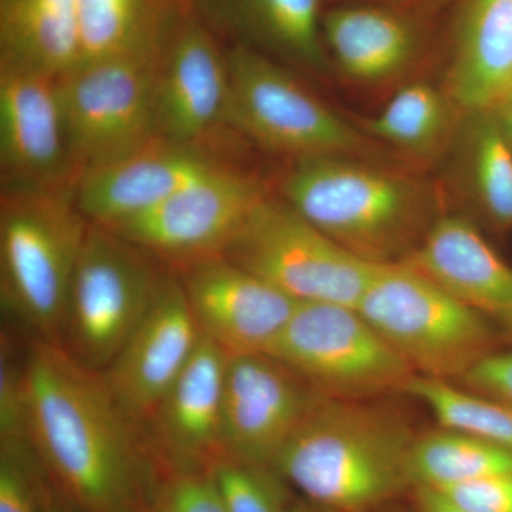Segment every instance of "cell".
Masks as SVG:
<instances>
[{"instance_id": "cell-1", "label": "cell", "mask_w": 512, "mask_h": 512, "mask_svg": "<svg viewBox=\"0 0 512 512\" xmlns=\"http://www.w3.org/2000/svg\"><path fill=\"white\" fill-rule=\"evenodd\" d=\"M28 376L29 437L57 491L80 512L130 511L153 468L103 376L29 339Z\"/></svg>"}, {"instance_id": "cell-2", "label": "cell", "mask_w": 512, "mask_h": 512, "mask_svg": "<svg viewBox=\"0 0 512 512\" xmlns=\"http://www.w3.org/2000/svg\"><path fill=\"white\" fill-rule=\"evenodd\" d=\"M416 434L375 400L319 394L275 468L303 500L332 512H377L413 490Z\"/></svg>"}, {"instance_id": "cell-3", "label": "cell", "mask_w": 512, "mask_h": 512, "mask_svg": "<svg viewBox=\"0 0 512 512\" xmlns=\"http://www.w3.org/2000/svg\"><path fill=\"white\" fill-rule=\"evenodd\" d=\"M89 227L76 184L0 191V302L26 339L60 346Z\"/></svg>"}, {"instance_id": "cell-4", "label": "cell", "mask_w": 512, "mask_h": 512, "mask_svg": "<svg viewBox=\"0 0 512 512\" xmlns=\"http://www.w3.org/2000/svg\"><path fill=\"white\" fill-rule=\"evenodd\" d=\"M346 157L293 161L282 181V198L363 261H404L420 244L419 192L397 175Z\"/></svg>"}, {"instance_id": "cell-5", "label": "cell", "mask_w": 512, "mask_h": 512, "mask_svg": "<svg viewBox=\"0 0 512 512\" xmlns=\"http://www.w3.org/2000/svg\"><path fill=\"white\" fill-rule=\"evenodd\" d=\"M417 376L458 383L501 336L490 322L406 261L377 264L357 305Z\"/></svg>"}, {"instance_id": "cell-6", "label": "cell", "mask_w": 512, "mask_h": 512, "mask_svg": "<svg viewBox=\"0 0 512 512\" xmlns=\"http://www.w3.org/2000/svg\"><path fill=\"white\" fill-rule=\"evenodd\" d=\"M167 271L156 256L90 222L60 348L84 369L106 372L147 315Z\"/></svg>"}, {"instance_id": "cell-7", "label": "cell", "mask_w": 512, "mask_h": 512, "mask_svg": "<svg viewBox=\"0 0 512 512\" xmlns=\"http://www.w3.org/2000/svg\"><path fill=\"white\" fill-rule=\"evenodd\" d=\"M269 355L332 399L406 393L417 376L359 309L338 303H299Z\"/></svg>"}, {"instance_id": "cell-8", "label": "cell", "mask_w": 512, "mask_h": 512, "mask_svg": "<svg viewBox=\"0 0 512 512\" xmlns=\"http://www.w3.org/2000/svg\"><path fill=\"white\" fill-rule=\"evenodd\" d=\"M158 59L80 64L57 80L74 180L156 138Z\"/></svg>"}, {"instance_id": "cell-9", "label": "cell", "mask_w": 512, "mask_h": 512, "mask_svg": "<svg viewBox=\"0 0 512 512\" xmlns=\"http://www.w3.org/2000/svg\"><path fill=\"white\" fill-rule=\"evenodd\" d=\"M224 256L299 303L357 308L377 264L363 261L269 195L232 239Z\"/></svg>"}, {"instance_id": "cell-10", "label": "cell", "mask_w": 512, "mask_h": 512, "mask_svg": "<svg viewBox=\"0 0 512 512\" xmlns=\"http://www.w3.org/2000/svg\"><path fill=\"white\" fill-rule=\"evenodd\" d=\"M228 126L293 161L362 150L357 131L309 92L278 60L244 46L227 49Z\"/></svg>"}, {"instance_id": "cell-11", "label": "cell", "mask_w": 512, "mask_h": 512, "mask_svg": "<svg viewBox=\"0 0 512 512\" xmlns=\"http://www.w3.org/2000/svg\"><path fill=\"white\" fill-rule=\"evenodd\" d=\"M268 197L265 184L254 174L231 168L104 228L175 268L224 255L249 215Z\"/></svg>"}, {"instance_id": "cell-12", "label": "cell", "mask_w": 512, "mask_h": 512, "mask_svg": "<svg viewBox=\"0 0 512 512\" xmlns=\"http://www.w3.org/2000/svg\"><path fill=\"white\" fill-rule=\"evenodd\" d=\"M234 140L183 144L153 138L126 157L83 175L76 184L84 217L111 227L167 200L202 178L239 167Z\"/></svg>"}, {"instance_id": "cell-13", "label": "cell", "mask_w": 512, "mask_h": 512, "mask_svg": "<svg viewBox=\"0 0 512 512\" xmlns=\"http://www.w3.org/2000/svg\"><path fill=\"white\" fill-rule=\"evenodd\" d=\"M171 269L183 285L202 336L229 356L269 355L299 305L224 255Z\"/></svg>"}, {"instance_id": "cell-14", "label": "cell", "mask_w": 512, "mask_h": 512, "mask_svg": "<svg viewBox=\"0 0 512 512\" xmlns=\"http://www.w3.org/2000/svg\"><path fill=\"white\" fill-rule=\"evenodd\" d=\"M202 338L183 285L168 266L147 315L101 373L137 433L184 372Z\"/></svg>"}, {"instance_id": "cell-15", "label": "cell", "mask_w": 512, "mask_h": 512, "mask_svg": "<svg viewBox=\"0 0 512 512\" xmlns=\"http://www.w3.org/2000/svg\"><path fill=\"white\" fill-rule=\"evenodd\" d=\"M207 338L164 399L138 429L153 466L210 473L227 458L224 446V387L229 360Z\"/></svg>"}, {"instance_id": "cell-16", "label": "cell", "mask_w": 512, "mask_h": 512, "mask_svg": "<svg viewBox=\"0 0 512 512\" xmlns=\"http://www.w3.org/2000/svg\"><path fill=\"white\" fill-rule=\"evenodd\" d=\"M318 396L274 356L229 357L224 387L227 458L275 467Z\"/></svg>"}, {"instance_id": "cell-17", "label": "cell", "mask_w": 512, "mask_h": 512, "mask_svg": "<svg viewBox=\"0 0 512 512\" xmlns=\"http://www.w3.org/2000/svg\"><path fill=\"white\" fill-rule=\"evenodd\" d=\"M227 50L197 15L177 30L161 59L156 93V137L212 144L237 136L228 126Z\"/></svg>"}, {"instance_id": "cell-18", "label": "cell", "mask_w": 512, "mask_h": 512, "mask_svg": "<svg viewBox=\"0 0 512 512\" xmlns=\"http://www.w3.org/2000/svg\"><path fill=\"white\" fill-rule=\"evenodd\" d=\"M57 80L0 64L2 188L77 184L67 154Z\"/></svg>"}, {"instance_id": "cell-19", "label": "cell", "mask_w": 512, "mask_h": 512, "mask_svg": "<svg viewBox=\"0 0 512 512\" xmlns=\"http://www.w3.org/2000/svg\"><path fill=\"white\" fill-rule=\"evenodd\" d=\"M404 261L483 316L512 345V266L470 222H433Z\"/></svg>"}, {"instance_id": "cell-20", "label": "cell", "mask_w": 512, "mask_h": 512, "mask_svg": "<svg viewBox=\"0 0 512 512\" xmlns=\"http://www.w3.org/2000/svg\"><path fill=\"white\" fill-rule=\"evenodd\" d=\"M217 37L318 72L325 66L320 0H194Z\"/></svg>"}, {"instance_id": "cell-21", "label": "cell", "mask_w": 512, "mask_h": 512, "mask_svg": "<svg viewBox=\"0 0 512 512\" xmlns=\"http://www.w3.org/2000/svg\"><path fill=\"white\" fill-rule=\"evenodd\" d=\"M191 13L194 0H79L77 66L163 57Z\"/></svg>"}, {"instance_id": "cell-22", "label": "cell", "mask_w": 512, "mask_h": 512, "mask_svg": "<svg viewBox=\"0 0 512 512\" xmlns=\"http://www.w3.org/2000/svg\"><path fill=\"white\" fill-rule=\"evenodd\" d=\"M451 93L464 109L504 106L512 92V0H470L451 67Z\"/></svg>"}, {"instance_id": "cell-23", "label": "cell", "mask_w": 512, "mask_h": 512, "mask_svg": "<svg viewBox=\"0 0 512 512\" xmlns=\"http://www.w3.org/2000/svg\"><path fill=\"white\" fill-rule=\"evenodd\" d=\"M79 55V0H0V64L62 77Z\"/></svg>"}, {"instance_id": "cell-24", "label": "cell", "mask_w": 512, "mask_h": 512, "mask_svg": "<svg viewBox=\"0 0 512 512\" xmlns=\"http://www.w3.org/2000/svg\"><path fill=\"white\" fill-rule=\"evenodd\" d=\"M323 40L343 72L363 82L402 70L416 49L412 23L392 10L339 8L322 19Z\"/></svg>"}, {"instance_id": "cell-25", "label": "cell", "mask_w": 512, "mask_h": 512, "mask_svg": "<svg viewBox=\"0 0 512 512\" xmlns=\"http://www.w3.org/2000/svg\"><path fill=\"white\" fill-rule=\"evenodd\" d=\"M511 471V451L440 426L439 430L417 436L410 454L413 488L446 490Z\"/></svg>"}, {"instance_id": "cell-26", "label": "cell", "mask_w": 512, "mask_h": 512, "mask_svg": "<svg viewBox=\"0 0 512 512\" xmlns=\"http://www.w3.org/2000/svg\"><path fill=\"white\" fill-rule=\"evenodd\" d=\"M406 393L423 403L440 427L470 434L512 453V402L421 376L413 377Z\"/></svg>"}, {"instance_id": "cell-27", "label": "cell", "mask_w": 512, "mask_h": 512, "mask_svg": "<svg viewBox=\"0 0 512 512\" xmlns=\"http://www.w3.org/2000/svg\"><path fill=\"white\" fill-rule=\"evenodd\" d=\"M446 126V104L429 84L404 87L367 123L370 133L403 148L431 146Z\"/></svg>"}, {"instance_id": "cell-28", "label": "cell", "mask_w": 512, "mask_h": 512, "mask_svg": "<svg viewBox=\"0 0 512 512\" xmlns=\"http://www.w3.org/2000/svg\"><path fill=\"white\" fill-rule=\"evenodd\" d=\"M211 476L228 512H288L293 503L275 467L224 458Z\"/></svg>"}, {"instance_id": "cell-29", "label": "cell", "mask_w": 512, "mask_h": 512, "mask_svg": "<svg viewBox=\"0 0 512 512\" xmlns=\"http://www.w3.org/2000/svg\"><path fill=\"white\" fill-rule=\"evenodd\" d=\"M53 487L30 437L0 440V512H43Z\"/></svg>"}, {"instance_id": "cell-30", "label": "cell", "mask_w": 512, "mask_h": 512, "mask_svg": "<svg viewBox=\"0 0 512 512\" xmlns=\"http://www.w3.org/2000/svg\"><path fill=\"white\" fill-rule=\"evenodd\" d=\"M474 170L485 211L498 225L512 227V147L500 126L487 123L478 131Z\"/></svg>"}, {"instance_id": "cell-31", "label": "cell", "mask_w": 512, "mask_h": 512, "mask_svg": "<svg viewBox=\"0 0 512 512\" xmlns=\"http://www.w3.org/2000/svg\"><path fill=\"white\" fill-rule=\"evenodd\" d=\"M29 437L28 339L6 323L0 332V440Z\"/></svg>"}, {"instance_id": "cell-32", "label": "cell", "mask_w": 512, "mask_h": 512, "mask_svg": "<svg viewBox=\"0 0 512 512\" xmlns=\"http://www.w3.org/2000/svg\"><path fill=\"white\" fill-rule=\"evenodd\" d=\"M153 467L151 501L156 512H228L210 473Z\"/></svg>"}, {"instance_id": "cell-33", "label": "cell", "mask_w": 512, "mask_h": 512, "mask_svg": "<svg viewBox=\"0 0 512 512\" xmlns=\"http://www.w3.org/2000/svg\"><path fill=\"white\" fill-rule=\"evenodd\" d=\"M437 491L466 512H512V471Z\"/></svg>"}, {"instance_id": "cell-34", "label": "cell", "mask_w": 512, "mask_h": 512, "mask_svg": "<svg viewBox=\"0 0 512 512\" xmlns=\"http://www.w3.org/2000/svg\"><path fill=\"white\" fill-rule=\"evenodd\" d=\"M456 384L471 392L512 402V352H495L485 357Z\"/></svg>"}, {"instance_id": "cell-35", "label": "cell", "mask_w": 512, "mask_h": 512, "mask_svg": "<svg viewBox=\"0 0 512 512\" xmlns=\"http://www.w3.org/2000/svg\"><path fill=\"white\" fill-rule=\"evenodd\" d=\"M409 495L416 512H466L433 488L414 487Z\"/></svg>"}, {"instance_id": "cell-36", "label": "cell", "mask_w": 512, "mask_h": 512, "mask_svg": "<svg viewBox=\"0 0 512 512\" xmlns=\"http://www.w3.org/2000/svg\"><path fill=\"white\" fill-rule=\"evenodd\" d=\"M55 485V484H53ZM43 512H80L70 501H67L62 494L53 487L52 494L47 500L45 511Z\"/></svg>"}, {"instance_id": "cell-37", "label": "cell", "mask_w": 512, "mask_h": 512, "mask_svg": "<svg viewBox=\"0 0 512 512\" xmlns=\"http://www.w3.org/2000/svg\"><path fill=\"white\" fill-rule=\"evenodd\" d=\"M500 127L503 128L505 137H507L508 143L512 147V101L505 103L503 110H501Z\"/></svg>"}, {"instance_id": "cell-38", "label": "cell", "mask_w": 512, "mask_h": 512, "mask_svg": "<svg viewBox=\"0 0 512 512\" xmlns=\"http://www.w3.org/2000/svg\"><path fill=\"white\" fill-rule=\"evenodd\" d=\"M288 512H332L326 508L319 507V505L309 503L306 500L293 501L291 508Z\"/></svg>"}, {"instance_id": "cell-39", "label": "cell", "mask_w": 512, "mask_h": 512, "mask_svg": "<svg viewBox=\"0 0 512 512\" xmlns=\"http://www.w3.org/2000/svg\"><path fill=\"white\" fill-rule=\"evenodd\" d=\"M128 512H156L153 501H151V490Z\"/></svg>"}, {"instance_id": "cell-40", "label": "cell", "mask_w": 512, "mask_h": 512, "mask_svg": "<svg viewBox=\"0 0 512 512\" xmlns=\"http://www.w3.org/2000/svg\"><path fill=\"white\" fill-rule=\"evenodd\" d=\"M508 101H512V92H511L510 100H508Z\"/></svg>"}]
</instances>
